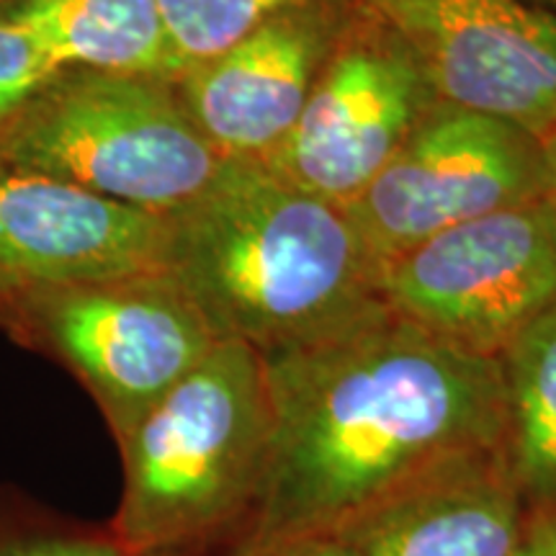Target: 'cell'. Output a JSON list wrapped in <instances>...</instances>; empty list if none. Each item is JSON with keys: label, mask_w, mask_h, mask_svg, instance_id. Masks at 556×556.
<instances>
[{"label": "cell", "mask_w": 556, "mask_h": 556, "mask_svg": "<svg viewBox=\"0 0 556 556\" xmlns=\"http://www.w3.org/2000/svg\"><path fill=\"white\" fill-rule=\"evenodd\" d=\"M261 358L274 409L270 462L229 556L338 533L420 471L505 446L500 361L389 307Z\"/></svg>", "instance_id": "6da1fadb"}, {"label": "cell", "mask_w": 556, "mask_h": 556, "mask_svg": "<svg viewBox=\"0 0 556 556\" xmlns=\"http://www.w3.org/2000/svg\"><path fill=\"white\" fill-rule=\"evenodd\" d=\"M163 268L219 340L261 356L345 330L381 302V261L345 208L258 160H227L208 189L165 214Z\"/></svg>", "instance_id": "7a4b0ae2"}, {"label": "cell", "mask_w": 556, "mask_h": 556, "mask_svg": "<svg viewBox=\"0 0 556 556\" xmlns=\"http://www.w3.org/2000/svg\"><path fill=\"white\" fill-rule=\"evenodd\" d=\"M274 438L266 366L219 340L124 441L109 531L124 556H204L235 544L266 484Z\"/></svg>", "instance_id": "3957f363"}, {"label": "cell", "mask_w": 556, "mask_h": 556, "mask_svg": "<svg viewBox=\"0 0 556 556\" xmlns=\"http://www.w3.org/2000/svg\"><path fill=\"white\" fill-rule=\"evenodd\" d=\"M0 157L160 217L201 197L227 163L176 80L127 70H60L13 122Z\"/></svg>", "instance_id": "277c9868"}, {"label": "cell", "mask_w": 556, "mask_h": 556, "mask_svg": "<svg viewBox=\"0 0 556 556\" xmlns=\"http://www.w3.org/2000/svg\"><path fill=\"white\" fill-rule=\"evenodd\" d=\"M0 330L73 374L116 443L219 343L165 268L9 291Z\"/></svg>", "instance_id": "5b68a950"}, {"label": "cell", "mask_w": 556, "mask_h": 556, "mask_svg": "<svg viewBox=\"0 0 556 556\" xmlns=\"http://www.w3.org/2000/svg\"><path fill=\"white\" fill-rule=\"evenodd\" d=\"M381 302L422 330L497 358L556 302V214L528 201L438 232L381 263Z\"/></svg>", "instance_id": "8992f818"}, {"label": "cell", "mask_w": 556, "mask_h": 556, "mask_svg": "<svg viewBox=\"0 0 556 556\" xmlns=\"http://www.w3.org/2000/svg\"><path fill=\"white\" fill-rule=\"evenodd\" d=\"M541 197V137L497 116L435 101L343 208L384 263L438 232Z\"/></svg>", "instance_id": "52a82bcc"}, {"label": "cell", "mask_w": 556, "mask_h": 556, "mask_svg": "<svg viewBox=\"0 0 556 556\" xmlns=\"http://www.w3.org/2000/svg\"><path fill=\"white\" fill-rule=\"evenodd\" d=\"M435 101L405 39L353 0L296 124L261 163L294 189L348 206Z\"/></svg>", "instance_id": "ba28073f"}, {"label": "cell", "mask_w": 556, "mask_h": 556, "mask_svg": "<svg viewBox=\"0 0 556 556\" xmlns=\"http://www.w3.org/2000/svg\"><path fill=\"white\" fill-rule=\"evenodd\" d=\"M405 39L441 101L556 129V16L528 0H356Z\"/></svg>", "instance_id": "9c48e42d"}, {"label": "cell", "mask_w": 556, "mask_h": 556, "mask_svg": "<svg viewBox=\"0 0 556 556\" xmlns=\"http://www.w3.org/2000/svg\"><path fill=\"white\" fill-rule=\"evenodd\" d=\"M353 0H302L176 80L191 122L225 160H266L294 127Z\"/></svg>", "instance_id": "30bf717a"}, {"label": "cell", "mask_w": 556, "mask_h": 556, "mask_svg": "<svg viewBox=\"0 0 556 556\" xmlns=\"http://www.w3.org/2000/svg\"><path fill=\"white\" fill-rule=\"evenodd\" d=\"M165 217L0 157V294L163 268Z\"/></svg>", "instance_id": "8fae6325"}, {"label": "cell", "mask_w": 556, "mask_h": 556, "mask_svg": "<svg viewBox=\"0 0 556 556\" xmlns=\"http://www.w3.org/2000/svg\"><path fill=\"white\" fill-rule=\"evenodd\" d=\"M528 510L505 446L451 456L340 528L353 556H513Z\"/></svg>", "instance_id": "7c38bea8"}, {"label": "cell", "mask_w": 556, "mask_h": 556, "mask_svg": "<svg viewBox=\"0 0 556 556\" xmlns=\"http://www.w3.org/2000/svg\"><path fill=\"white\" fill-rule=\"evenodd\" d=\"M0 18L37 37L62 70L170 78L157 0H0Z\"/></svg>", "instance_id": "4fadbf2b"}, {"label": "cell", "mask_w": 556, "mask_h": 556, "mask_svg": "<svg viewBox=\"0 0 556 556\" xmlns=\"http://www.w3.org/2000/svg\"><path fill=\"white\" fill-rule=\"evenodd\" d=\"M505 384V451L528 510H556V302L497 356Z\"/></svg>", "instance_id": "5bb4252c"}, {"label": "cell", "mask_w": 556, "mask_h": 556, "mask_svg": "<svg viewBox=\"0 0 556 556\" xmlns=\"http://www.w3.org/2000/svg\"><path fill=\"white\" fill-rule=\"evenodd\" d=\"M302 0H157L170 78L212 60L235 41Z\"/></svg>", "instance_id": "9a60e30c"}, {"label": "cell", "mask_w": 556, "mask_h": 556, "mask_svg": "<svg viewBox=\"0 0 556 556\" xmlns=\"http://www.w3.org/2000/svg\"><path fill=\"white\" fill-rule=\"evenodd\" d=\"M0 556H124L109 526H88L0 486Z\"/></svg>", "instance_id": "2e32d148"}, {"label": "cell", "mask_w": 556, "mask_h": 556, "mask_svg": "<svg viewBox=\"0 0 556 556\" xmlns=\"http://www.w3.org/2000/svg\"><path fill=\"white\" fill-rule=\"evenodd\" d=\"M60 70V62L37 37L0 18V142L26 103Z\"/></svg>", "instance_id": "e0dca14e"}, {"label": "cell", "mask_w": 556, "mask_h": 556, "mask_svg": "<svg viewBox=\"0 0 556 556\" xmlns=\"http://www.w3.org/2000/svg\"><path fill=\"white\" fill-rule=\"evenodd\" d=\"M513 556H556V510L531 513L526 536Z\"/></svg>", "instance_id": "ac0fdd59"}, {"label": "cell", "mask_w": 556, "mask_h": 556, "mask_svg": "<svg viewBox=\"0 0 556 556\" xmlns=\"http://www.w3.org/2000/svg\"><path fill=\"white\" fill-rule=\"evenodd\" d=\"M253 556H353L351 546L340 533H323V536H307L289 541V544H278L268 552Z\"/></svg>", "instance_id": "d6986e66"}, {"label": "cell", "mask_w": 556, "mask_h": 556, "mask_svg": "<svg viewBox=\"0 0 556 556\" xmlns=\"http://www.w3.org/2000/svg\"><path fill=\"white\" fill-rule=\"evenodd\" d=\"M544 142V199L556 214V129L541 139Z\"/></svg>", "instance_id": "ffe728a7"}, {"label": "cell", "mask_w": 556, "mask_h": 556, "mask_svg": "<svg viewBox=\"0 0 556 556\" xmlns=\"http://www.w3.org/2000/svg\"><path fill=\"white\" fill-rule=\"evenodd\" d=\"M528 3L539 5V9H544V11L554 13V16H556V0H528Z\"/></svg>", "instance_id": "44dd1931"}]
</instances>
